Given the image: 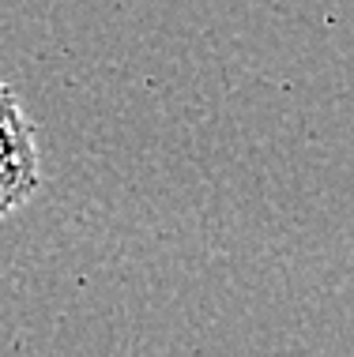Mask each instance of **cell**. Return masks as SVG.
Segmentation results:
<instances>
[{
    "mask_svg": "<svg viewBox=\"0 0 354 357\" xmlns=\"http://www.w3.org/2000/svg\"><path fill=\"white\" fill-rule=\"evenodd\" d=\"M42 169H38V143L15 91L0 83V218L15 215L38 192Z\"/></svg>",
    "mask_w": 354,
    "mask_h": 357,
    "instance_id": "cell-1",
    "label": "cell"
}]
</instances>
